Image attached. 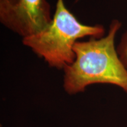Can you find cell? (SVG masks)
<instances>
[{
	"mask_svg": "<svg viewBox=\"0 0 127 127\" xmlns=\"http://www.w3.org/2000/svg\"><path fill=\"white\" fill-rule=\"evenodd\" d=\"M121 26V22L114 20L106 35L75 42V60L63 69L64 88L68 94L84 92L95 84H111L127 93V69L115 45L116 35Z\"/></svg>",
	"mask_w": 127,
	"mask_h": 127,
	"instance_id": "1",
	"label": "cell"
},
{
	"mask_svg": "<svg viewBox=\"0 0 127 127\" xmlns=\"http://www.w3.org/2000/svg\"><path fill=\"white\" fill-rule=\"evenodd\" d=\"M101 25L81 23L65 6L64 0H57L55 14L51 24L42 31L23 38V43L51 67L63 69L75 60L74 45L87 36L105 35Z\"/></svg>",
	"mask_w": 127,
	"mask_h": 127,
	"instance_id": "2",
	"label": "cell"
},
{
	"mask_svg": "<svg viewBox=\"0 0 127 127\" xmlns=\"http://www.w3.org/2000/svg\"><path fill=\"white\" fill-rule=\"evenodd\" d=\"M52 20L47 0H0V22L23 38L45 29Z\"/></svg>",
	"mask_w": 127,
	"mask_h": 127,
	"instance_id": "3",
	"label": "cell"
},
{
	"mask_svg": "<svg viewBox=\"0 0 127 127\" xmlns=\"http://www.w3.org/2000/svg\"><path fill=\"white\" fill-rule=\"evenodd\" d=\"M117 51L121 61L127 69V30L122 35Z\"/></svg>",
	"mask_w": 127,
	"mask_h": 127,
	"instance_id": "4",
	"label": "cell"
}]
</instances>
